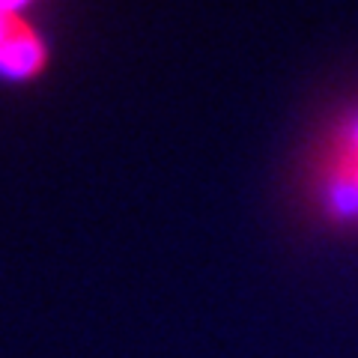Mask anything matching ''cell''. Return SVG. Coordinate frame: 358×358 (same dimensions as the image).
<instances>
[{"mask_svg": "<svg viewBox=\"0 0 358 358\" xmlns=\"http://www.w3.org/2000/svg\"><path fill=\"white\" fill-rule=\"evenodd\" d=\"M48 54L18 9H0V69L18 78H30L45 69Z\"/></svg>", "mask_w": 358, "mask_h": 358, "instance_id": "1", "label": "cell"}, {"mask_svg": "<svg viewBox=\"0 0 358 358\" xmlns=\"http://www.w3.org/2000/svg\"><path fill=\"white\" fill-rule=\"evenodd\" d=\"M24 0H0V9H18Z\"/></svg>", "mask_w": 358, "mask_h": 358, "instance_id": "3", "label": "cell"}, {"mask_svg": "<svg viewBox=\"0 0 358 358\" xmlns=\"http://www.w3.org/2000/svg\"><path fill=\"white\" fill-rule=\"evenodd\" d=\"M329 179L334 188L331 194L341 206H358V122L334 141L329 155Z\"/></svg>", "mask_w": 358, "mask_h": 358, "instance_id": "2", "label": "cell"}]
</instances>
